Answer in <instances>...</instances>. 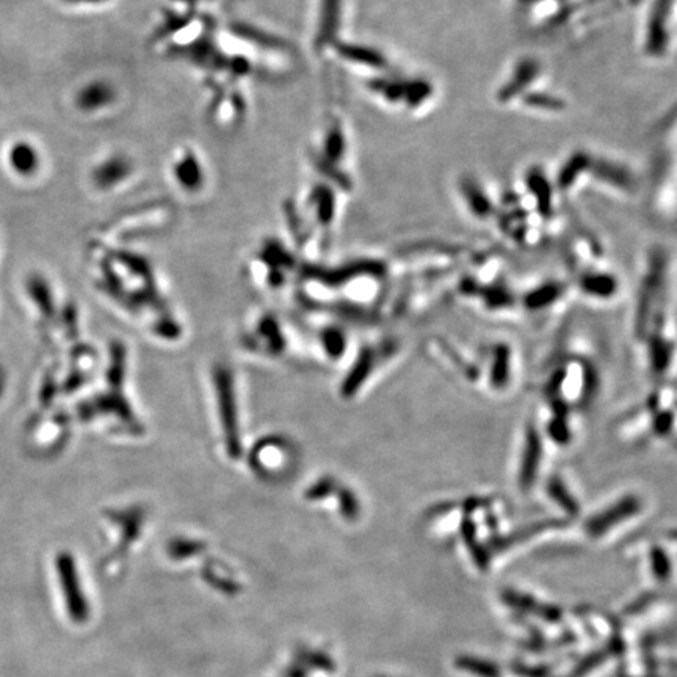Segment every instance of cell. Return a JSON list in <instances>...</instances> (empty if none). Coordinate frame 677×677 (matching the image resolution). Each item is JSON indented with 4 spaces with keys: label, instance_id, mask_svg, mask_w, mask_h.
Instances as JSON below:
<instances>
[{
    "label": "cell",
    "instance_id": "obj_6",
    "mask_svg": "<svg viewBox=\"0 0 677 677\" xmlns=\"http://www.w3.org/2000/svg\"><path fill=\"white\" fill-rule=\"evenodd\" d=\"M549 449L538 420H527L522 427L513 466L514 485L522 496L532 495L542 485Z\"/></svg>",
    "mask_w": 677,
    "mask_h": 677
},
{
    "label": "cell",
    "instance_id": "obj_1",
    "mask_svg": "<svg viewBox=\"0 0 677 677\" xmlns=\"http://www.w3.org/2000/svg\"><path fill=\"white\" fill-rule=\"evenodd\" d=\"M676 278L675 254L655 245L644 259L632 312L633 342L650 378L677 372Z\"/></svg>",
    "mask_w": 677,
    "mask_h": 677
},
{
    "label": "cell",
    "instance_id": "obj_19",
    "mask_svg": "<svg viewBox=\"0 0 677 677\" xmlns=\"http://www.w3.org/2000/svg\"><path fill=\"white\" fill-rule=\"evenodd\" d=\"M68 2L85 3V5H88V3H103L106 2V0H68Z\"/></svg>",
    "mask_w": 677,
    "mask_h": 677
},
{
    "label": "cell",
    "instance_id": "obj_12",
    "mask_svg": "<svg viewBox=\"0 0 677 677\" xmlns=\"http://www.w3.org/2000/svg\"><path fill=\"white\" fill-rule=\"evenodd\" d=\"M117 86L106 79L86 82L74 96L75 107L86 115H97L99 111L109 110L117 104Z\"/></svg>",
    "mask_w": 677,
    "mask_h": 677
},
{
    "label": "cell",
    "instance_id": "obj_16",
    "mask_svg": "<svg viewBox=\"0 0 677 677\" xmlns=\"http://www.w3.org/2000/svg\"><path fill=\"white\" fill-rule=\"evenodd\" d=\"M341 56L344 60L351 61V64L377 71L378 75L388 73V59L378 49L367 46H345L344 50H341Z\"/></svg>",
    "mask_w": 677,
    "mask_h": 677
},
{
    "label": "cell",
    "instance_id": "obj_15",
    "mask_svg": "<svg viewBox=\"0 0 677 677\" xmlns=\"http://www.w3.org/2000/svg\"><path fill=\"white\" fill-rule=\"evenodd\" d=\"M7 164L20 178H32L41 167V157L37 147L27 140H17L7 151Z\"/></svg>",
    "mask_w": 677,
    "mask_h": 677
},
{
    "label": "cell",
    "instance_id": "obj_5",
    "mask_svg": "<svg viewBox=\"0 0 677 677\" xmlns=\"http://www.w3.org/2000/svg\"><path fill=\"white\" fill-rule=\"evenodd\" d=\"M478 389L495 399L508 397L520 380V356L510 342L491 341L478 351Z\"/></svg>",
    "mask_w": 677,
    "mask_h": 677
},
{
    "label": "cell",
    "instance_id": "obj_14",
    "mask_svg": "<svg viewBox=\"0 0 677 677\" xmlns=\"http://www.w3.org/2000/svg\"><path fill=\"white\" fill-rule=\"evenodd\" d=\"M460 194L467 211L475 219L486 222V219L495 217V204L491 203V197L485 192V187L480 182L464 178L460 182Z\"/></svg>",
    "mask_w": 677,
    "mask_h": 677
},
{
    "label": "cell",
    "instance_id": "obj_3",
    "mask_svg": "<svg viewBox=\"0 0 677 677\" xmlns=\"http://www.w3.org/2000/svg\"><path fill=\"white\" fill-rule=\"evenodd\" d=\"M599 370L586 356L565 353L550 363L542 384L543 405L582 414L601 394Z\"/></svg>",
    "mask_w": 677,
    "mask_h": 677
},
{
    "label": "cell",
    "instance_id": "obj_8",
    "mask_svg": "<svg viewBox=\"0 0 677 677\" xmlns=\"http://www.w3.org/2000/svg\"><path fill=\"white\" fill-rule=\"evenodd\" d=\"M169 173L179 192L189 197L200 194L206 186V169L193 147L183 146L176 151Z\"/></svg>",
    "mask_w": 677,
    "mask_h": 677
},
{
    "label": "cell",
    "instance_id": "obj_13",
    "mask_svg": "<svg viewBox=\"0 0 677 677\" xmlns=\"http://www.w3.org/2000/svg\"><path fill=\"white\" fill-rule=\"evenodd\" d=\"M135 165L124 154H111L93 168L92 181L100 192H111L132 178Z\"/></svg>",
    "mask_w": 677,
    "mask_h": 677
},
{
    "label": "cell",
    "instance_id": "obj_10",
    "mask_svg": "<svg viewBox=\"0 0 677 677\" xmlns=\"http://www.w3.org/2000/svg\"><path fill=\"white\" fill-rule=\"evenodd\" d=\"M571 286L560 281H549L542 286L533 287L520 298V306L532 316H550L568 301Z\"/></svg>",
    "mask_w": 677,
    "mask_h": 677
},
{
    "label": "cell",
    "instance_id": "obj_7",
    "mask_svg": "<svg viewBox=\"0 0 677 677\" xmlns=\"http://www.w3.org/2000/svg\"><path fill=\"white\" fill-rule=\"evenodd\" d=\"M542 491L554 514L560 520H575L583 513V500L578 484L565 471H556L546 475L542 482Z\"/></svg>",
    "mask_w": 677,
    "mask_h": 677
},
{
    "label": "cell",
    "instance_id": "obj_18",
    "mask_svg": "<svg viewBox=\"0 0 677 677\" xmlns=\"http://www.w3.org/2000/svg\"><path fill=\"white\" fill-rule=\"evenodd\" d=\"M460 668L466 669V672L475 673V675L484 677H499L496 666L486 664V662L475 661V658L463 657L459 661Z\"/></svg>",
    "mask_w": 677,
    "mask_h": 677
},
{
    "label": "cell",
    "instance_id": "obj_9",
    "mask_svg": "<svg viewBox=\"0 0 677 677\" xmlns=\"http://www.w3.org/2000/svg\"><path fill=\"white\" fill-rule=\"evenodd\" d=\"M574 289L589 302L607 305L617 300L621 294V283L614 272H608L604 266H596L575 273Z\"/></svg>",
    "mask_w": 677,
    "mask_h": 677
},
{
    "label": "cell",
    "instance_id": "obj_2",
    "mask_svg": "<svg viewBox=\"0 0 677 677\" xmlns=\"http://www.w3.org/2000/svg\"><path fill=\"white\" fill-rule=\"evenodd\" d=\"M614 433L629 448L666 444L677 450V388L655 384L646 397L615 420Z\"/></svg>",
    "mask_w": 677,
    "mask_h": 677
},
{
    "label": "cell",
    "instance_id": "obj_17",
    "mask_svg": "<svg viewBox=\"0 0 677 677\" xmlns=\"http://www.w3.org/2000/svg\"><path fill=\"white\" fill-rule=\"evenodd\" d=\"M650 568L651 572L658 582H666L672 575V561L668 554L662 547L654 546L650 550Z\"/></svg>",
    "mask_w": 677,
    "mask_h": 677
},
{
    "label": "cell",
    "instance_id": "obj_4",
    "mask_svg": "<svg viewBox=\"0 0 677 677\" xmlns=\"http://www.w3.org/2000/svg\"><path fill=\"white\" fill-rule=\"evenodd\" d=\"M650 499L637 489L608 497L586 514L581 527L592 542H605L617 533L628 531L650 513Z\"/></svg>",
    "mask_w": 677,
    "mask_h": 677
},
{
    "label": "cell",
    "instance_id": "obj_11",
    "mask_svg": "<svg viewBox=\"0 0 677 677\" xmlns=\"http://www.w3.org/2000/svg\"><path fill=\"white\" fill-rule=\"evenodd\" d=\"M673 10L675 9H673L672 0H658L657 5L651 12L646 31V52L651 56L661 57L668 52L669 41H672Z\"/></svg>",
    "mask_w": 677,
    "mask_h": 677
}]
</instances>
